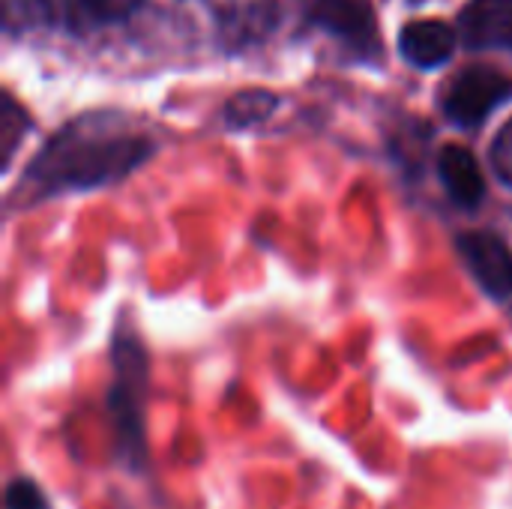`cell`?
<instances>
[{"label":"cell","mask_w":512,"mask_h":509,"mask_svg":"<svg viewBox=\"0 0 512 509\" xmlns=\"http://www.w3.org/2000/svg\"><path fill=\"white\" fill-rule=\"evenodd\" d=\"M153 138L117 114H84L66 123L30 162L27 183L39 195L84 192L117 183L144 165Z\"/></svg>","instance_id":"obj_1"},{"label":"cell","mask_w":512,"mask_h":509,"mask_svg":"<svg viewBox=\"0 0 512 509\" xmlns=\"http://www.w3.org/2000/svg\"><path fill=\"white\" fill-rule=\"evenodd\" d=\"M114 357H117V381L111 390V417H114V432L120 438V456L129 465H141L144 456V438H141V387L147 375V360L141 348L129 339L114 342Z\"/></svg>","instance_id":"obj_2"},{"label":"cell","mask_w":512,"mask_h":509,"mask_svg":"<svg viewBox=\"0 0 512 509\" xmlns=\"http://www.w3.org/2000/svg\"><path fill=\"white\" fill-rule=\"evenodd\" d=\"M512 96V78L495 66H468L456 72L441 93V108L456 126H480L504 99Z\"/></svg>","instance_id":"obj_3"},{"label":"cell","mask_w":512,"mask_h":509,"mask_svg":"<svg viewBox=\"0 0 512 509\" xmlns=\"http://www.w3.org/2000/svg\"><path fill=\"white\" fill-rule=\"evenodd\" d=\"M456 249L486 294H492L498 300L512 297V249L501 234L462 231L456 237Z\"/></svg>","instance_id":"obj_4"},{"label":"cell","mask_w":512,"mask_h":509,"mask_svg":"<svg viewBox=\"0 0 512 509\" xmlns=\"http://www.w3.org/2000/svg\"><path fill=\"white\" fill-rule=\"evenodd\" d=\"M312 24L360 51H375V9L372 0H312Z\"/></svg>","instance_id":"obj_5"},{"label":"cell","mask_w":512,"mask_h":509,"mask_svg":"<svg viewBox=\"0 0 512 509\" xmlns=\"http://www.w3.org/2000/svg\"><path fill=\"white\" fill-rule=\"evenodd\" d=\"M459 36L474 51L512 48V0H468L459 12Z\"/></svg>","instance_id":"obj_6"},{"label":"cell","mask_w":512,"mask_h":509,"mask_svg":"<svg viewBox=\"0 0 512 509\" xmlns=\"http://www.w3.org/2000/svg\"><path fill=\"white\" fill-rule=\"evenodd\" d=\"M456 39L459 33L447 21H435V18L408 21L399 33V54L417 69H435L453 57Z\"/></svg>","instance_id":"obj_7"},{"label":"cell","mask_w":512,"mask_h":509,"mask_svg":"<svg viewBox=\"0 0 512 509\" xmlns=\"http://www.w3.org/2000/svg\"><path fill=\"white\" fill-rule=\"evenodd\" d=\"M438 177L453 204L462 210H474L486 198V177L480 171L477 156L465 144H444L438 153Z\"/></svg>","instance_id":"obj_8"},{"label":"cell","mask_w":512,"mask_h":509,"mask_svg":"<svg viewBox=\"0 0 512 509\" xmlns=\"http://www.w3.org/2000/svg\"><path fill=\"white\" fill-rule=\"evenodd\" d=\"M279 18H282V9L276 0H252L222 18V39L240 48L261 42L273 33Z\"/></svg>","instance_id":"obj_9"},{"label":"cell","mask_w":512,"mask_h":509,"mask_svg":"<svg viewBox=\"0 0 512 509\" xmlns=\"http://www.w3.org/2000/svg\"><path fill=\"white\" fill-rule=\"evenodd\" d=\"M279 105V96L264 90V87H249V90H240L234 93L225 108H222V117L231 129H249L255 123H264Z\"/></svg>","instance_id":"obj_10"},{"label":"cell","mask_w":512,"mask_h":509,"mask_svg":"<svg viewBox=\"0 0 512 509\" xmlns=\"http://www.w3.org/2000/svg\"><path fill=\"white\" fill-rule=\"evenodd\" d=\"M54 6L51 0H3V21L6 30H30L51 24Z\"/></svg>","instance_id":"obj_11"},{"label":"cell","mask_w":512,"mask_h":509,"mask_svg":"<svg viewBox=\"0 0 512 509\" xmlns=\"http://www.w3.org/2000/svg\"><path fill=\"white\" fill-rule=\"evenodd\" d=\"M24 129H27V114H24V108H21L9 93H3V105H0V150H3V168H9L12 153H15V147H18Z\"/></svg>","instance_id":"obj_12"},{"label":"cell","mask_w":512,"mask_h":509,"mask_svg":"<svg viewBox=\"0 0 512 509\" xmlns=\"http://www.w3.org/2000/svg\"><path fill=\"white\" fill-rule=\"evenodd\" d=\"M144 0H78V9L96 24H114L129 18Z\"/></svg>","instance_id":"obj_13"},{"label":"cell","mask_w":512,"mask_h":509,"mask_svg":"<svg viewBox=\"0 0 512 509\" xmlns=\"http://www.w3.org/2000/svg\"><path fill=\"white\" fill-rule=\"evenodd\" d=\"M489 162H492V171L498 174V180L512 186V117L498 129V135L489 147Z\"/></svg>","instance_id":"obj_14"},{"label":"cell","mask_w":512,"mask_h":509,"mask_svg":"<svg viewBox=\"0 0 512 509\" xmlns=\"http://www.w3.org/2000/svg\"><path fill=\"white\" fill-rule=\"evenodd\" d=\"M6 509H48V501L33 480L18 477L6 486Z\"/></svg>","instance_id":"obj_15"}]
</instances>
